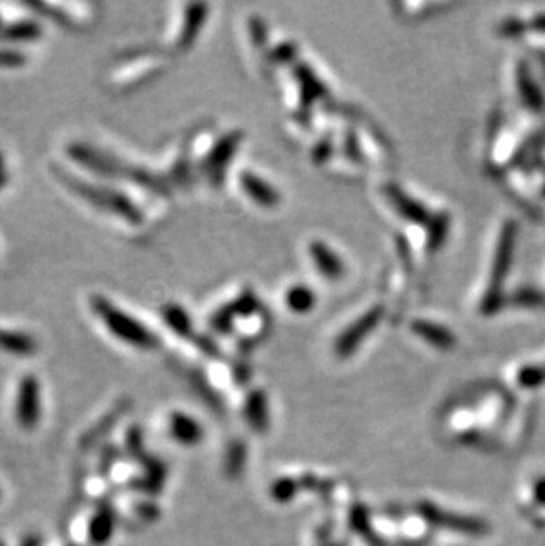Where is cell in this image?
<instances>
[{
	"label": "cell",
	"instance_id": "1",
	"mask_svg": "<svg viewBox=\"0 0 545 546\" xmlns=\"http://www.w3.org/2000/svg\"><path fill=\"white\" fill-rule=\"evenodd\" d=\"M87 301L93 317L117 343L137 350H151L158 347V336L107 294H91Z\"/></svg>",
	"mask_w": 545,
	"mask_h": 546
},
{
	"label": "cell",
	"instance_id": "2",
	"mask_svg": "<svg viewBox=\"0 0 545 546\" xmlns=\"http://www.w3.org/2000/svg\"><path fill=\"white\" fill-rule=\"evenodd\" d=\"M55 172L75 195L82 197V200L94 209L103 211V215H109L110 218L121 219L128 225H140L144 221L138 206L117 188L109 184H91L82 177L67 173L64 168H55Z\"/></svg>",
	"mask_w": 545,
	"mask_h": 546
},
{
	"label": "cell",
	"instance_id": "3",
	"mask_svg": "<svg viewBox=\"0 0 545 546\" xmlns=\"http://www.w3.org/2000/svg\"><path fill=\"white\" fill-rule=\"evenodd\" d=\"M43 391L36 375H25L16 387L14 418L20 428L32 432L38 428L43 414Z\"/></svg>",
	"mask_w": 545,
	"mask_h": 546
},
{
	"label": "cell",
	"instance_id": "4",
	"mask_svg": "<svg viewBox=\"0 0 545 546\" xmlns=\"http://www.w3.org/2000/svg\"><path fill=\"white\" fill-rule=\"evenodd\" d=\"M422 515L433 522L434 525L439 527H446L451 531H459V533H466V534H484L487 531L486 524L469 516H459L453 513H442L434 506L424 504L422 506Z\"/></svg>",
	"mask_w": 545,
	"mask_h": 546
},
{
	"label": "cell",
	"instance_id": "5",
	"mask_svg": "<svg viewBox=\"0 0 545 546\" xmlns=\"http://www.w3.org/2000/svg\"><path fill=\"white\" fill-rule=\"evenodd\" d=\"M38 339L25 329L0 326V352L14 357H32L38 352Z\"/></svg>",
	"mask_w": 545,
	"mask_h": 546
},
{
	"label": "cell",
	"instance_id": "6",
	"mask_svg": "<svg viewBox=\"0 0 545 546\" xmlns=\"http://www.w3.org/2000/svg\"><path fill=\"white\" fill-rule=\"evenodd\" d=\"M170 434L174 440L184 444V445H195L202 440V428L195 419H192L186 414L175 412L170 418Z\"/></svg>",
	"mask_w": 545,
	"mask_h": 546
},
{
	"label": "cell",
	"instance_id": "7",
	"mask_svg": "<svg viewBox=\"0 0 545 546\" xmlns=\"http://www.w3.org/2000/svg\"><path fill=\"white\" fill-rule=\"evenodd\" d=\"M40 36H41V25L34 20H18L11 25L0 27V41H5V43L34 41Z\"/></svg>",
	"mask_w": 545,
	"mask_h": 546
},
{
	"label": "cell",
	"instance_id": "8",
	"mask_svg": "<svg viewBox=\"0 0 545 546\" xmlns=\"http://www.w3.org/2000/svg\"><path fill=\"white\" fill-rule=\"evenodd\" d=\"M113 534V518L109 511H100L89 524V542L94 545H107Z\"/></svg>",
	"mask_w": 545,
	"mask_h": 546
},
{
	"label": "cell",
	"instance_id": "9",
	"mask_svg": "<svg viewBox=\"0 0 545 546\" xmlns=\"http://www.w3.org/2000/svg\"><path fill=\"white\" fill-rule=\"evenodd\" d=\"M246 416H248V421L252 423V427L257 430V432H264L268 428V409H266V400H264V394L263 392H255L250 401H248V407H246Z\"/></svg>",
	"mask_w": 545,
	"mask_h": 546
},
{
	"label": "cell",
	"instance_id": "10",
	"mask_svg": "<svg viewBox=\"0 0 545 546\" xmlns=\"http://www.w3.org/2000/svg\"><path fill=\"white\" fill-rule=\"evenodd\" d=\"M378 315H380V310H374V313L367 315V322L365 324H362L360 328L351 329L347 334L342 336V339L338 343V354L340 356H349V352L356 347V343L363 338V334L372 329V324H376Z\"/></svg>",
	"mask_w": 545,
	"mask_h": 546
},
{
	"label": "cell",
	"instance_id": "11",
	"mask_svg": "<svg viewBox=\"0 0 545 546\" xmlns=\"http://www.w3.org/2000/svg\"><path fill=\"white\" fill-rule=\"evenodd\" d=\"M312 257L316 260V264H319L321 271L329 276V277H336L342 274V264L340 260L335 257L333 251H329L325 244L316 242L312 246Z\"/></svg>",
	"mask_w": 545,
	"mask_h": 546
},
{
	"label": "cell",
	"instance_id": "12",
	"mask_svg": "<svg viewBox=\"0 0 545 546\" xmlns=\"http://www.w3.org/2000/svg\"><path fill=\"white\" fill-rule=\"evenodd\" d=\"M202 14H206V7L204 5H192L188 7V14H186V22L183 25V31H181V36H179V47L183 48H188L192 45V40L195 38L197 34V27L202 20Z\"/></svg>",
	"mask_w": 545,
	"mask_h": 546
},
{
	"label": "cell",
	"instance_id": "13",
	"mask_svg": "<svg viewBox=\"0 0 545 546\" xmlns=\"http://www.w3.org/2000/svg\"><path fill=\"white\" fill-rule=\"evenodd\" d=\"M243 186H245V189L254 197V200L261 202L263 206H272V204H276V193L272 191V188L266 186V182L259 181L257 177H254V175H245V177H243Z\"/></svg>",
	"mask_w": 545,
	"mask_h": 546
},
{
	"label": "cell",
	"instance_id": "14",
	"mask_svg": "<svg viewBox=\"0 0 545 546\" xmlns=\"http://www.w3.org/2000/svg\"><path fill=\"white\" fill-rule=\"evenodd\" d=\"M164 317L168 328L174 329L181 336H184L192 330V322H190L186 312L183 308H179L177 304L166 306L164 310Z\"/></svg>",
	"mask_w": 545,
	"mask_h": 546
},
{
	"label": "cell",
	"instance_id": "15",
	"mask_svg": "<svg viewBox=\"0 0 545 546\" xmlns=\"http://www.w3.org/2000/svg\"><path fill=\"white\" fill-rule=\"evenodd\" d=\"M287 306L296 313H305L314 306V295L305 286H294L287 294Z\"/></svg>",
	"mask_w": 545,
	"mask_h": 546
},
{
	"label": "cell",
	"instance_id": "16",
	"mask_svg": "<svg viewBox=\"0 0 545 546\" xmlns=\"http://www.w3.org/2000/svg\"><path fill=\"white\" fill-rule=\"evenodd\" d=\"M415 329L437 347L448 348L453 345V336L446 329L437 328L436 324H415Z\"/></svg>",
	"mask_w": 545,
	"mask_h": 546
},
{
	"label": "cell",
	"instance_id": "17",
	"mask_svg": "<svg viewBox=\"0 0 545 546\" xmlns=\"http://www.w3.org/2000/svg\"><path fill=\"white\" fill-rule=\"evenodd\" d=\"M27 64V54L11 47H2L0 48V67L5 69H16Z\"/></svg>",
	"mask_w": 545,
	"mask_h": 546
},
{
	"label": "cell",
	"instance_id": "18",
	"mask_svg": "<svg viewBox=\"0 0 545 546\" xmlns=\"http://www.w3.org/2000/svg\"><path fill=\"white\" fill-rule=\"evenodd\" d=\"M296 492V485L290 481V480H281L274 485L272 489V497L276 500H289L292 498V495Z\"/></svg>",
	"mask_w": 545,
	"mask_h": 546
},
{
	"label": "cell",
	"instance_id": "19",
	"mask_svg": "<svg viewBox=\"0 0 545 546\" xmlns=\"http://www.w3.org/2000/svg\"><path fill=\"white\" fill-rule=\"evenodd\" d=\"M9 181H11V173H9V166H7V158L0 151V191L7 188Z\"/></svg>",
	"mask_w": 545,
	"mask_h": 546
},
{
	"label": "cell",
	"instance_id": "20",
	"mask_svg": "<svg viewBox=\"0 0 545 546\" xmlns=\"http://www.w3.org/2000/svg\"><path fill=\"white\" fill-rule=\"evenodd\" d=\"M0 497H2V493H0Z\"/></svg>",
	"mask_w": 545,
	"mask_h": 546
}]
</instances>
